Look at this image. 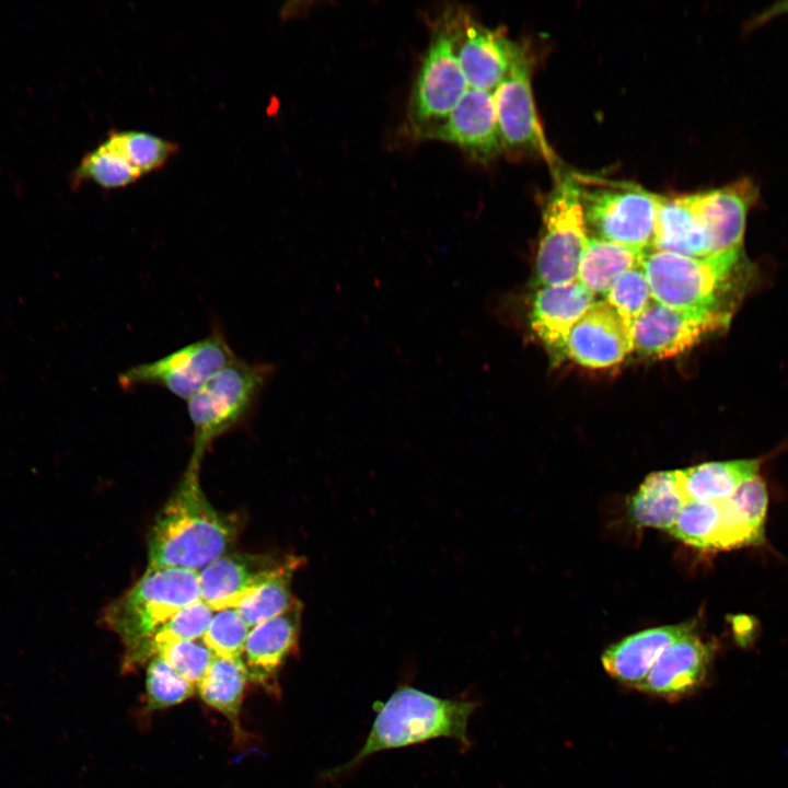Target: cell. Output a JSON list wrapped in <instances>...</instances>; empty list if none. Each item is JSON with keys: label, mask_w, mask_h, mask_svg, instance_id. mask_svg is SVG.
I'll return each mask as SVG.
<instances>
[{"label": "cell", "mask_w": 788, "mask_h": 788, "mask_svg": "<svg viewBox=\"0 0 788 788\" xmlns=\"http://www.w3.org/2000/svg\"><path fill=\"white\" fill-rule=\"evenodd\" d=\"M199 470L200 464L188 462L182 480L158 513L148 536V568L199 572L233 544L235 524L206 498Z\"/></svg>", "instance_id": "1"}, {"label": "cell", "mask_w": 788, "mask_h": 788, "mask_svg": "<svg viewBox=\"0 0 788 788\" xmlns=\"http://www.w3.org/2000/svg\"><path fill=\"white\" fill-rule=\"evenodd\" d=\"M477 706L473 700L441 698L402 686L385 703L375 704L376 716L362 748L349 762L329 770V777L354 768L374 753L432 739H453L468 746V720Z\"/></svg>", "instance_id": "2"}, {"label": "cell", "mask_w": 788, "mask_h": 788, "mask_svg": "<svg viewBox=\"0 0 788 788\" xmlns=\"http://www.w3.org/2000/svg\"><path fill=\"white\" fill-rule=\"evenodd\" d=\"M641 265L654 301L683 310H726L720 303L735 290L746 264L743 251L706 257L649 251Z\"/></svg>", "instance_id": "3"}, {"label": "cell", "mask_w": 788, "mask_h": 788, "mask_svg": "<svg viewBox=\"0 0 788 788\" xmlns=\"http://www.w3.org/2000/svg\"><path fill=\"white\" fill-rule=\"evenodd\" d=\"M275 371L273 363L236 358L187 401L194 429L189 462L201 464L213 440L253 415Z\"/></svg>", "instance_id": "4"}, {"label": "cell", "mask_w": 788, "mask_h": 788, "mask_svg": "<svg viewBox=\"0 0 788 788\" xmlns=\"http://www.w3.org/2000/svg\"><path fill=\"white\" fill-rule=\"evenodd\" d=\"M200 600L198 571L147 568L126 593L105 609L103 621L129 651L177 612Z\"/></svg>", "instance_id": "5"}, {"label": "cell", "mask_w": 788, "mask_h": 788, "mask_svg": "<svg viewBox=\"0 0 788 788\" xmlns=\"http://www.w3.org/2000/svg\"><path fill=\"white\" fill-rule=\"evenodd\" d=\"M582 184L571 174H559L543 209V234L535 270L540 287L577 281L588 243L581 200Z\"/></svg>", "instance_id": "6"}, {"label": "cell", "mask_w": 788, "mask_h": 788, "mask_svg": "<svg viewBox=\"0 0 788 788\" xmlns=\"http://www.w3.org/2000/svg\"><path fill=\"white\" fill-rule=\"evenodd\" d=\"M224 333L215 327L201 339L159 359L138 363L118 375L124 390L158 386L186 402L235 359Z\"/></svg>", "instance_id": "7"}, {"label": "cell", "mask_w": 788, "mask_h": 788, "mask_svg": "<svg viewBox=\"0 0 788 788\" xmlns=\"http://www.w3.org/2000/svg\"><path fill=\"white\" fill-rule=\"evenodd\" d=\"M662 195L640 186L611 183L584 188L581 200L587 227L599 239L649 252Z\"/></svg>", "instance_id": "8"}, {"label": "cell", "mask_w": 788, "mask_h": 788, "mask_svg": "<svg viewBox=\"0 0 788 788\" xmlns=\"http://www.w3.org/2000/svg\"><path fill=\"white\" fill-rule=\"evenodd\" d=\"M467 82L442 23L437 25L425 53L408 103L410 129L418 138L442 123L453 111Z\"/></svg>", "instance_id": "9"}, {"label": "cell", "mask_w": 788, "mask_h": 788, "mask_svg": "<svg viewBox=\"0 0 788 788\" xmlns=\"http://www.w3.org/2000/svg\"><path fill=\"white\" fill-rule=\"evenodd\" d=\"M730 318L726 310H683L652 300L631 325L634 350L659 359L676 357L725 328Z\"/></svg>", "instance_id": "10"}, {"label": "cell", "mask_w": 788, "mask_h": 788, "mask_svg": "<svg viewBox=\"0 0 788 788\" xmlns=\"http://www.w3.org/2000/svg\"><path fill=\"white\" fill-rule=\"evenodd\" d=\"M493 93L502 149L534 150L553 162V150L544 136L534 103L530 60L519 44L509 70Z\"/></svg>", "instance_id": "11"}, {"label": "cell", "mask_w": 788, "mask_h": 788, "mask_svg": "<svg viewBox=\"0 0 788 788\" xmlns=\"http://www.w3.org/2000/svg\"><path fill=\"white\" fill-rule=\"evenodd\" d=\"M441 23L452 39L467 84L494 92L511 66L517 43L499 30L482 25L463 9L450 10Z\"/></svg>", "instance_id": "12"}, {"label": "cell", "mask_w": 788, "mask_h": 788, "mask_svg": "<svg viewBox=\"0 0 788 788\" xmlns=\"http://www.w3.org/2000/svg\"><path fill=\"white\" fill-rule=\"evenodd\" d=\"M633 350L631 324L600 300L569 331L561 354L582 367L601 369L621 363Z\"/></svg>", "instance_id": "13"}, {"label": "cell", "mask_w": 788, "mask_h": 788, "mask_svg": "<svg viewBox=\"0 0 788 788\" xmlns=\"http://www.w3.org/2000/svg\"><path fill=\"white\" fill-rule=\"evenodd\" d=\"M420 138L452 142L479 162L494 159L502 150L494 93L467 89L450 115Z\"/></svg>", "instance_id": "14"}, {"label": "cell", "mask_w": 788, "mask_h": 788, "mask_svg": "<svg viewBox=\"0 0 788 788\" xmlns=\"http://www.w3.org/2000/svg\"><path fill=\"white\" fill-rule=\"evenodd\" d=\"M686 196L707 233L712 255L743 251L748 212L757 199L750 179Z\"/></svg>", "instance_id": "15"}, {"label": "cell", "mask_w": 788, "mask_h": 788, "mask_svg": "<svg viewBox=\"0 0 788 788\" xmlns=\"http://www.w3.org/2000/svg\"><path fill=\"white\" fill-rule=\"evenodd\" d=\"M282 557L227 553L199 571L201 601L213 612L236 607L280 564Z\"/></svg>", "instance_id": "16"}, {"label": "cell", "mask_w": 788, "mask_h": 788, "mask_svg": "<svg viewBox=\"0 0 788 788\" xmlns=\"http://www.w3.org/2000/svg\"><path fill=\"white\" fill-rule=\"evenodd\" d=\"M302 616L298 599L282 614L250 629L242 663L250 681L274 685L275 676L297 649Z\"/></svg>", "instance_id": "17"}, {"label": "cell", "mask_w": 788, "mask_h": 788, "mask_svg": "<svg viewBox=\"0 0 788 788\" xmlns=\"http://www.w3.org/2000/svg\"><path fill=\"white\" fill-rule=\"evenodd\" d=\"M709 660V646L693 628L667 647L637 688L663 697L685 695L702 684Z\"/></svg>", "instance_id": "18"}, {"label": "cell", "mask_w": 788, "mask_h": 788, "mask_svg": "<svg viewBox=\"0 0 788 788\" xmlns=\"http://www.w3.org/2000/svg\"><path fill=\"white\" fill-rule=\"evenodd\" d=\"M593 302L594 294L578 280L565 285L542 286L533 300L531 327L548 349L563 352L569 331Z\"/></svg>", "instance_id": "19"}, {"label": "cell", "mask_w": 788, "mask_h": 788, "mask_svg": "<svg viewBox=\"0 0 788 788\" xmlns=\"http://www.w3.org/2000/svg\"><path fill=\"white\" fill-rule=\"evenodd\" d=\"M693 628V623H681L635 633L604 651L603 668L618 682L638 687L667 647Z\"/></svg>", "instance_id": "20"}, {"label": "cell", "mask_w": 788, "mask_h": 788, "mask_svg": "<svg viewBox=\"0 0 788 788\" xmlns=\"http://www.w3.org/2000/svg\"><path fill=\"white\" fill-rule=\"evenodd\" d=\"M650 251L691 257L712 255L707 233L692 209L686 194L662 196Z\"/></svg>", "instance_id": "21"}, {"label": "cell", "mask_w": 788, "mask_h": 788, "mask_svg": "<svg viewBox=\"0 0 788 788\" xmlns=\"http://www.w3.org/2000/svg\"><path fill=\"white\" fill-rule=\"evenodd\" d=\"M760 464V460L742 459L676 470L677 487L685 501H722L729 499L741 484L757 476Z\"/></svg>", "instance_id": "22"}, {"label": "cell", "mask_w": 788, "mask_h": 788, "mask_svg": "<svg viewBox=\"0 0 788 788\" xmlns=\"http://www.w3.org/2000/svg\"><path fill=\"white\" fill-rule=\"evenodd\" d=\"M685 502L675 471L656 472L648 475L633 495L629 515L637 525L669 531Z\"/></svg>", "instance_id": "23"}, {"label": "cell", "mask_w": 788, "mask_h": 788, "mask_svg": "<svg viewBox=\"0 0 788 788\" xmlns=\"http://www.w3.org/2000/svg\"><path fill=\"white\" fill-rule=\"evenodd\" d=\"M647 252L599 237H589L577 280L593 294H605L628 269L641 265Z\"/></svg>", "instance_id": "24"}, {"label": "cell", "mask_w": 788, "mask_h": 788, "mask_svg": "<svg viewBox=\"0 0 788 788\" xmlns=\"http://www.w3.org/2000/svg\"><path fill=\"white\" fill-rule=\"evenodd\" d=\"M304 563L298 556H285L280 564L235 609L250 628L271 619L288 610L296 598L291 582L296 570Z\"/></svg>", "instance_id": "25"}, {"label": "cell", "mask_w": 788, "mask_h": 788, "mask_svg": "<svg viewBox=\"0 0 788 788\" xmlns=\"http://www.w3.org/2000/svg\"><path fill=\"white\" fill-rule=\"evenodd\" d=\"M213 611L201 600L193 603L158 627L147 639L126 652V662L135 664L155 657L166 647L186 640L200 639Z\"/></svg>", "instance_id": "26"}, {"label": "cell", "mask_w": 788, "mask_h": 788, "mask_svg": "<svg viewBox=\"0 0 788 788\" xmlns=\"http://www.w3.org/2000/svg\"><path fill=\"white\" fill-rule=\"evenodd\" d=\"M242 661L215 657L197 684L202 700L223 714L233 726H239V714L246 681Z\"/></svg>", "instance_id": "27"}, {"label": "cell", "mask_w": 788, "mask_h": 788, "mask_svg": "<svg viewBox=\"0 0 788 788\" xmlns=\"http://www.w3.org/2000/svg\"><path fill=\"white\" fill-rule=\"evenodd\" d=\"M725 515L722 501H686L669 532L699 548L722 549Z\"/></svg>", "instance_id": "28"}, {"label": "cell", "mask_w": 788, "mask_h": 788, "mask_svg": "<svg viewBox=\"0 0 788 788\" xmlns=\"http://www.w3.org/2000/svg\"><path fill=\"white\" fill-rule=\"evenodd\" d=\"M142 174L107 140L88 152L72 175L76 185L92 182L103 188H121L137 182Z\"/></svg>", "instance_id": "29"}, {"label": "cell", "mask_w": 788, "mask_h": 788, "mask_svg": "<svg viewBox=\"0 0 788 788\" xmlns=\"http://www.w3.org/2000/svg\"><path fill=\"white\" fill-rule=\"evenodd\" d=\"M106 139L142 175L163 167L178 150L174 142L139 130H112Z\"/></svg>", "instance_id": "30"}, {"label": "cell", "mask_w": 788, "mask_h": 788, "mask_svg": "<svg viewBox=\"0 0 788 788\" xmlns=\"http://www.w3.org/2000/svg\"><path fill=\"white\" fill-rule=\"evenodd\" d=\"M250 629L239 611L228 607L213 612L201 639L215 657L242 661Z\"/></svg>", "instance_id": "31"}, {"label": "cell", "mask_w": 788, "mask_h": 788, "mask_svg": "<svg viewBox=\"0 0 788 788\" xmlns=\"http://www.w3.org/2000/svg\"><path fill=\"white\" fill-rule=\"evenodd\" d=\"M604 296L605 301L631 325L653 300L642 265L622 274Z\"/></svg>", "instance_id": "32"}, {"label": "cell", "mask_w": 788, "mask_h": 788, "mask_svg": "<svg viewBox=\"0 0 788 788\" xmlns=\"http://www.w3.org/2000/svg\"><path fill=\"white\" fill-rule=\"evenodd\" d=\"M146 687L149 709H161L182 703L195 691V685L177 674L159 656L150 659Z\"/></svg>", "instance_id": "33"}, {"label": "cell", "mask_w": 788, "mask_h": 788, "mask_svg": "<svg viewBox=\"0 0 788 788\" xmlns=\"http://www.w3.org/2000/svg\"><path fill=\"white\" fill-rule=\"evenodd\" d=\"M157 656L161 657L177 674L197 686L212 660L213 653L202 639L173 644Z\"/></svg>", "instance_id": "34"}, {"label": "cell", "mask_w": 788, "mask_h": 788, "mask_svg": "<svg viewBox=\"0 0 788 788\" xmlns=\"http://www.w3.org/2000/svg\"><path fill=\"white\" fill-rule=\"evenodd\" d=\"M729 499L757 531L764 533L768 494L758 475L741 484Z\"/></svg>", "instance_id": "35"}, {"label": "cell", "mask_w": 788, "mask_h": 788, "mask_svg": "<svg viewBox=\"0 0 788 788\" xmlns=\"http://www.w3.org/2000/svg\"><path fill=\"white\" fill-rule=\"evenodd\" d=\"M783 12H788V2H783V3L776 4L770 10H768L765 14H763V19L770 18V16L777 15Z\"/></svg>", "instance_id": "36"}]
</instances>
